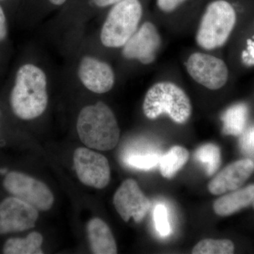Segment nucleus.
<instances>
[{
    "label": "nucleus",
    "mask_w": 254,
    "mask_h": 254,
    "mask_svg": "<svg viewBox=\"0 0 254 254\" xmlns=\"http://www.w3.org/2000/svg\"><path fill=\"white\" fill-rule=\"evenodd\" d=\"M10 109L18 120L30 121L41 116L48 105V78L39 66L20 65L9 95Z\"/></svg>",
    "instance_id": "1"
},
{
    "label": "nucleus",
    "mask_w": 254,
    "mask_h": 254,
    "mask_svg": "<svg viewBox=\"0 0 254 254\" xmlns=\"http://www.w3.org/2000/svg\"><path fill=\"white\" fill-rule=\"evenodd\" d=\"M76 129L80 140L91 149H113L120 140V129L108 105L98 102L84 107L78 114Z\"/></svg>",
    "instance_id": "2"
},
{
    "label": "nucleus",
    "mask_w": 254,
    "mask_h": 254,
    "mask_svg": "<svg viewBox=\"0 0 254 254\" xmlns=\"http://www.w3.org/2000/svg\"><path fill=\"white\" fill-rule=\"evenodd\" d=\"M237 21L235 6L227 0H211L205 6L195 34L202 49H218L227 43Z\"/></svg>",
    "instance_id": "3"
},
{
    "label": "nucleus",
    "mask_w": 254,
    "mask_h": 254,
    "mask_svg": "<svg viewBox=\"0 0 254 254\" xmlns=\"http://www.w3.org/2000/svg\"><path fill=\"white\" fill-rule=\"evenodd\" d=\"M143 111L149 120H155L163 114L177 124L188 121L192 106L188 95L182 88L172 82L155 83L145 93Z\"/></svg>",
    "instance_id": "4"
},
{
    "label": "nucleus",
    "mask_w": 254,
    "mask_h": 254,
    "mask_svg": "<svg viewBox=\"0 0 254 254\" xmlns=\"http://www.w3.org/2000/svg\"><path fill=\"white\" fill-rule=\"evenodd\" d=\"M143 14L141 0H124L110 8L100 38L108 48H123L139 27Z\"/></svg>",
    "instance_id": "5"
},
{
    "label": "nucleus",
    "mask_w": 254,
    "mask_h": 254,
    "mask_svg": "<svg viewBox=\"0 0 254 254\" xmlns=\"http://www.w3.org/2000/svg\"><path fill=\"white\" fill-rule=\"evenodd\" d=\"M2 185L10 195L23 200L38 211L50 210L54 203V195L46 184L26 174L5 171Z\"/></svg>",
    "instance_id": "6"
},
{
    "label": "nucleus",
    "mask_w": 254,
    "mask_h": 254,
    "mask_svg": "<svg viewBox=\"0 0 254 254\" xmlns=\"http://www.w3.org/2000/svg\"><path fill=\"white\" fill-rule=\"evenodd\" d=\"M186 68L187 72L195 82L212 91L220 89L228 80L226 64L213 55L193 53L187 60Z\"/></svg>",
    "instance_id": "7"
},
{
    "label": "nucleus",
    "mask_w": 254,
    "mask_h": 254,
    "mask_svg": "<svg viewBox=\"0 0 254 254\" xmlns=\"http://www.w3.org/2000/svg\"><path fill=\"white\" fill-rule=\"evenodd\" d=\"M73 165L83 185L102 190L109 184L111 171L104 155L88 148H78L73 153Z\"/></svg>",
    "instance_id": "8"
},
{
    "label": "nucleus",
    "mask_w": 254,
    "mask_h": 254,
    "mask_svg": "<svg viewBox=\"0 0 254 254\" xmlns=\"http://www.w3.org/2000/svg\"><path fill=\"white\" fill-rule=\"evenodd\" d=\"M38 210L16 197L0 202V235L26 231L36 226Z\"/></svg>",
    "instance_id": "9"
},
{
    "label": "nucleus",
    "mask_w": 254,
    "mask_h": 254,
    "mask_svg": "<svg viewBox=\"0 0 254 254\" xmlns=\"http://www.w3.org/2000/svg\"><path fill=\"white\" fill-rule=\"evenodd\" d=\"M161 43V37L155 25L146 21L138 28L123 47L122 53L125 59L150 64L156 59Z\"/></svg>",
    "instance_id": "10"
},
{
    "label": "nucleus",
    "mask_w": 254,
    "mask_h": 254,
    "mask_svg": "<svg viewBox=\"0 0 254 254\" xmlns=\"http://www.w3.org/2000/svg\"><path fill=\"white\" fill-rule=\"evenodd\" d=\"M113 203L125 222L131 218L136 222H141L151 207V202L133 179L125 180L119 187L114 195Z\"/></svg>",
    "instance_id": "11"
},
{
    "label": "nucleus",
    "mask_w": 254,
    "mask_h": 254,
    "mask_svg": "<svg viewBox=\"0 0 254 254\" xmlns=\"http://www.w3.org/2000/svg\"><path fill=\"white\" fill-rule=\"evenodd\" d=\"M78 77L85 88L97 94L108 93L115 83V72L109 64L89 55L80 61Z\"/></svg>",
    "instance_id": "12"
},
{
    "label": "nucleus",
    "mask_w": 254,
    "mask_h": 254,
    "mask_svg": "<svg viewBox=\"0 0 254 254\" xmlns=\"http://www.w3.org/2000/svg\"><path fill=\"white\" fill-rule=\"evenodd\" d=\"M254 172L251 159L237 160L225 167L208 184L212 194L221 195L240 189Z\"/></svg>",
    "instance_id": "13"
},
{
    "label": "nucleus",
    "mask_w": 254,
    "mask_h": 254,
    "mask_svg": "<svg viewBox=\"0 0 254 254\" xmlns=\"http://www.w3.org/2000/svg\"><path fill=\"white\" fill-rule=\"evenodd\" d=\"M88 240L92 253L116 254L118 247L109 226L98 218L91 219L87 225Z\"/></svg>",
    "instance_id": "14"
},
{
    "label": "nucleus",
    "mask_w": 254,
    "mask_h": 254,
    "mask_svg": "<svg viewBox=\"0 0 254 254\" xmlns=\"http://www.w3.org/2000/svg\"><path fill=\"white\" fill-rule=\"evenodd\" d=\"M254 200V185H251L220 197L214 202L213 210L219 216H229L252 204Z\"/></svg>",
    "instance_id": "15"
},
{
    "label": "nucleus",
    "mask_w": 254,
    "mask_h": 254,
    "mask_svg": "<svg viewBox=\"0 0 254 254\" xmlns=\"http://www.w3.org/2000/svg\"><path fill=\"white\" fill-rule=\"evenodd\" d=\"M43 237L33 232L26 237H11L6 240L2 248L4 254H43L41 247Z\"/></svg>",
    "instance_id": "16"
},
{
    "label": "nucleus",
    "mask_w": 254,
    "mask_h": 254,
    "mask_svg": "<svg viewBox=\"0 0 254 254\" xmlns=\"http://www.w3.org/2000/svg\"><path fill=\"white\" fill-rule=\"evenodd\" d=\"M190 153L186 148L175 145L160 156L159 168L162 176L166 179L173 178L188 162Z\"/></svg>",
    "instance_id": "17"
},
{
    "label": "nucleus",
    "mask_w": 254,
    "mask_h": 254,
    "mask_svg": "<svg viewBox=\"0 0 254 254\" xmlns=\"http://www.w3.org/2000/svg\"><path fill=\"white\" fill-rule=\"evenodd\" d=\"M248 118V108L245 104H236L228 108L222 117V131L225 134L240 136L245 130Z\"/></svg>",
    "instance_id": "18"
},
{
    "label": "nucleus",
    "mask_w": 254,
    "mask_h": 254,
    "mask_svg": "<svg viewBox=\"0 0 254 254\" xmlns=\"http://www.w3.org/2000/svg\"><path fill=\"white\" fill-rule=\"evenodd\" d=\"M195 158L198 161L205 164L208 176H212L216 173L221 164L220 148L213 143H207L199 147L195 151Z\"/></svg>",
    "instance_id": "19"
},
{
    "label": "nucleus",
    "mask_w": 254,
    "mask_h": 254,
    "mask_svg": "<svg viewBox=\"0 0 254 254\" xmlns=\"http://www.w3.org/2000/svg\"><path fill=\"white\" fill-rule=\"evenodd\" d=\"M235 245L230 240L205 239L200 241L192 250L193 254H232Z\"/></svg>",
    "instance_id": "20"
},
{
    "label": "nucleus",
    "mask_w": 254,
    "mask_h": 254,
    "mask_svg": "<svg viewBox=\"0 0 254 254\" xmlns=\"http://www.w3.org/2000/svg\"><path fill=\"white\" fill-rule=\"evenodd\" d=\"M160 156L158 153L153 152H133L125 156V162L131 168L148 170L158 165Z\"/></svg>",
    "instance_id": "21"
},
{
    "label": "nucleus",
    "mask_w": 254,
    "mask_h": 254,
    "mask_svg": "<svg viewBox=\"0 0 254 254\" xmlns=\"http://www.w3.org/2000/svg\"><path fill=\"white\" fill-rule=\"evenodd\" d=\"M154 221L157 231L160 236L167 237L171 232V227L168 220V213L165 205H158L154 210Z\"/></svg>",
    "instance_id": "22"
},
{
    "label": "nucleus",
    "mask_w": 254,
    "mask_h": 254,
    "mask_svg": "<svg viewBox=\"0 0 254 254\" xmlns=\"http://www.w3.org/2000/svg\"><path fill=\"white\" fill-rule=\"evenodd\" d=\"M189 1L190 0H155V5L164 14H173Z\"/></svg>",
    "instance_id": "23"
},
{
    "label": "nucleus",
    "mask_w": 254,
    "mask_h": 254,
    "mask_svg": "<svg viewBox=\"0 0 254 254\" xmlns=\"http://www.w3.org/2000/svg\"><path fill=\"white\" fill-rule=\"evenodd\" d=\"M240 144L245 153L254 156V127L244 133L241 138Z\"/></svg>",
    "instance_id": "24"
},
{
    "label": "nucleus",
    "mask_w": 254,
    "mask_h": 254,
    "mask_svg": "<svg viewBox=\"0 0 254 254\" xmlns=\"http://www.w3.org/2000/svg\"><path fill=\"white\" fill-rule=\"evenodd\" d=\"M9 38V25L3 6L0 3V46L6 44Z\"/></svg>",
    "instance_id": "25"
},
{
    "label": "nucleus",
    "mask_w": 254,
    "mask_h": 254,
    "mask_svg": "<svg viewBox=\"0 0 254 254\" xmlns=\"http://www.w3.org/2000/svg\"><path fill=\"white\" fill-rule=\"evenodd\" d=\"M90 3L94 7L98 9H104V8L111 7L113 5L118 4L124 0H89Z\"/></svg>",
    "instance_id": "26"
},
{
    "label": "nucleus",
    "mask_w": 254,
    "mask_h": 254,
    "mask_svg": "<svg viewBox=\"0 0 254 254\" xmlns=\"http://www.w3.org/2000/svg\"><path fill=\"white\" fill-rule=\"evenodd\" d=\"M48 1L53 6H60L66 4L68 0H48Z\"/></svg>",
    "instance_id": "27"
},
{
    "label": "nucleus",
    "mask_w": 254,
    "mask_h": 254,
    "mask_svg": "<svg viewBox=\"0 0 254 254\" xmlns=\"http://www.w3.org/2000/svg\"><path fill=\"white\" fill-rule=\"evenodd\" d=\"M1 112L0 110V135H1Z\"/></svg>",
    "instance_id": "28"
},
{
    "label": "nucleus",
    "mask_w": 254,
    "mask_h": 254,
    "mask_svg": "<svg viewBox=\"0 0 254 254\" xmlns=\"http://www.w3.org/2000/svg\"><path fill=\"white\" fill-rule=\"evenodd\" d=\"M8 1V0H0V3L3 2V1Z\"/></svg>",
    "instance_id": "29"
},
{
    "label": "nucleus",
    "mask_w": 254,
    "mask_h": 254,
    "mask_svg": "<svg viewBox=\"0 0 254 254\" xmlns=\"http://www.w3.org/2000/svg\"><path fill=\"white\" fill-rule=\"evenodd\" d=\"M252 205H253V207H254V200L253 203H252Z\"/></svg>",
    "instance_id": "30"
}]
</instances>
